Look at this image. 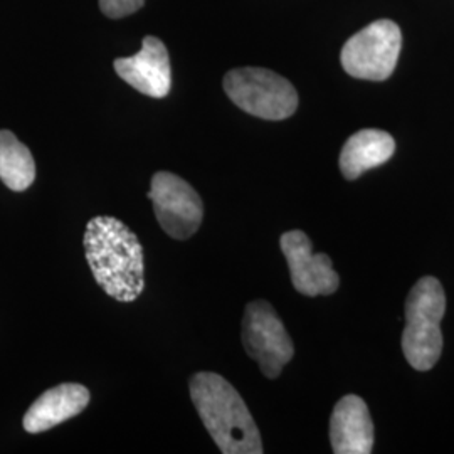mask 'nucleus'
<instances>
[{
    "instance_id": "f257e3e1",
    "label": "nucleus",
    "mask_w": 454,
    "mask_h": 454,
    "mask_svg": "<svg viewBox=\"0 0 454 454\" xmlns=\"http://www.w3.org/2000/svg\"><path fill=\"white\" fill-rule=\"evenodd\" d=\"M82 244L93 276L108 296L131 303L144 293V247L121 221L110 215L93 217Z\"/></svg>"
},
{
    "instance_id": "f03ea898",
    "label": "nucleus",
    "mask_w": 454,
    "mask_h": 454,
    "mask_svg": "<svg viewBox=\"0 0 454 454\" xmlns=\"http://www.w3.org/2000/svg\"><path fill=\"white\" fill-rule=\"evenodd\" d=\"M191 397L214 442L224 454H261L260 429L239 392L224 377L195 373Z\"/></svg>"
},
{
    "instance_id": "7ed1b4c3",
    "label": "nucleus",
    "mask_w": 454,
    "mask_h": 454,
    "mask_svg": "<svg viewBox=\"0 0 454 454\" xmlns=\"http://www.w3.org/2000/svg\"><path fill=\"white\" fill-rule=\"evenodd\" d=\"M446 311V294L439 279L421 278L409 293L406 301V328L403 350L416 371H431L442 352L441 320Z\"/></svg>"
},
{
    "instance_id": "20e7f679",
    "label": "nucleus",
    "mask_w": 454,
    "mask_h": 454,
    "mask_svg": "<svg viewBox=\"0 0 454 454\" xmlns=\"http://www.w3.org/2000/svg\"><path fill=\"white\" fill-rule=\"evenodd\" d=\"M223 84L236 106L262 120H286L298 108V93L292 82L264 67L232 69Z\"/></svg>"
},
{
    "instance_id": "39448f33",
    "label": "nucleus",
    "mask_w": 454,
    "mask_h": 454,
    "mask_svg": "<svg viewBox=\"0 0 454 454\" xmlns=\"http://www.w3.org/2000/svg\"><path fill=\"white\" fill-rule=\"evenodd\" d=\"M401 49V27L390 19H379L345 43L340 54L341 66L352 78L386 82L397 66Z\"/></svg>"
},
{
    "instance_id": "423d86ee",
    "label": "nucleus",
    "mask_w": 454,
    "mask_h": 454,
    "mask_svg": "<svg viewBox=\"0 0 454 454\" xmlns=\"http://www.w3.org/2000/svg\"><path fill=\"white\" fill-rule=\"evenodd\" d=\"M243 343L247 356L260 364L261 372L276 379L294 356L292 339L275 309L258 300L246 307Z\"/></svg>"
},
{
    "instance_id": "0eeeda50",
    "label": "nucleus",
    "mask_w": 454,
    "mask_h": 454,
    "mask_svg": "<svg viewBox=\"0 0 454 454\" xmlns=\"http://www.w3.org/2000/svg\"><path fill=\"white\" fill-rule=\"evenodd\" d=\"M148 199L163 231L176 239H189L200 227L204 204L194 187L170 172H157Z\"/></svg>"
},
{
    "instance_id": "6e6552de",
    "label": "nucleus",
    "mask_w": 454,
    "mask_h": 454,
    "mask_svg": "<svg viewBox=\"0 0 454 454\" xmlns=\"http://www.w3.org/2000/svg\"><path fill=\"white\" fill-rule=\"evenodd\" d=\"M279 246L290 266L296 292L305 296H326L339 290L340 278L335 273L332 260L324 253L313 254L311 241L303 231L285 232Z\"/></svg>"
},
{
    "instance_id": "1a4fd4ad",
    "label": "nucleus",
    "mask_w": 454,
    "mask_h": 454,
    "mask_svg": "<svg viewBox=\"0 0 454 454\" xmlns=\"http://www.w3.org/2000/svg\"><path fill=\"white\" fill-rule=\"evenodd\" d=\"M116 74L131 88L150 98H165L172 88L168 51L162 41L146 35L140 52L114 61Z\"/></svg>"
},
{
    "instance_id": "9d476101",
    "label": "nucleus",
    "mask_w": 454,
    "mask_h": 454,
    "mask_svg": "<svg viewBox=\"0 0 454 454\" xmlns=\"http://www.w3.org/2000/svg\"><path fill=\"white\" fill-rule=\"evenodd\" d=\"M373 422L358 395L341 397L330 419V441L335 454H369L373 450Z\"/></svg>"
},
{
    "instance_id": "9b49d317",
    "label": "nucleus",
    "mask_w": 454,
    "mask_h": 454,
    "mask_svg": "<svg viewBox=\"0 0 454 454\" xmlns=\"http://www.w3.org/2000/svg\"><path fill=\"white\" fill-rule=\"evenodd\" d=\"M90 390L82 384H61L46 390L24 416V429L39 434L78 416L90 404Z\"/></svg>"
},
{
    "instance_id": "f8f14e48",
    "label": "nucleus",
    "mask_w": 454,
    "mask_h": 454,
    "mask_svg": "<svg viewBox=\"0 0 454 454\" xmlns=\"http://www.w3.org/2000/svg\"><path fill=\"white\" fill-rule=\"evenodd\" d=\"M395 152V142L387 131L360 130L354 133L341 148L340 170L343 177L356 180L367 170L390 160Z\"/></svg>"
},
{
    "instance_id": "ddd939ff",
    "label": "nucleus",
    "mask_w": 454,
    "mask_h": 454,
    "mask_svg": "<svg viewBox=\"0 0 454 454\" xmlns=\"http://www.w3.org/2000/svg\"><path fill=\"white\" fill-rule=\"evenodd\" d=\"M35 163L33 153L12 131L0 130V180L14 192L33 185Z\"/></svg>"
},
{
    "instance_id": "4468645a",
    "label": "nucleus",
    "mask_w": 454,
    "mask_h": 454,
    "mask_svg": "<svg viewBox=\"0 0 454 454\" xmlns=\"http://www.w3.org/2000/svg\"><path fill=\"white\" fill-rule=\"evenodd\" d=\"M144 4L145 0H99V9L110 19H121L140 11Z\"/></svg>"
}]
</instances>
